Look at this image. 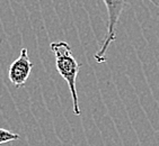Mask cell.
<instances>
[{"label":"cell","instance_id":"2","mask_svg":"<svg viewBox=\"0 0 159 146\" xmlns=\"http://www.w3.org/2000/svg\"><path fill=\"white\" fill-rule=\"evenodd\" d=\"M105 6H106L107 12H108V23H107V34L105 37L103 45L101 49L94 55V58L97 63H103L107 61L106 52L110 45L116 38V26L119 23V19L121 17V14L123 11L125 0H104Z\"/></svg>","mask_w":159,"mask_h":146},{"label":"cell","instance_id":"3","mask_svg":"<svg viewBox=\"0 0 159 146\" xmlns=\"http://www.w3.org/2000/svg\"><path fill=\"white\" fill-rule=\"evenodd\" d=\"M34 64L32 63L31 58L28 56L27 49H21L20 55L12 62L8 70V76L10 82L15 85L16 88H21L27 82L30 74L32 72Z\"/></svg>","mask_w":159,"mask_h":146},{"label":"cell","instance_id":"5","mask_svg":"<svg viewBox=\"0 0 159 146\" xmlns=\"http://www.w3.org/2000/svg\"><path fill=\"white\" fill-rule=\"evenodd\" d=\"M148 1H150L151 3H153L156 7H159V0H148Z\"/></svg>","mask_w":159,"mask_h":146},{"label":"cell","instance_id":"4","mask_svg":"<svg viewBox=\"0 0 159 146\" xmlns=\"http://www.w3.org/2000/svg\"><path fill=\"white\" fill-rule=\"evenodd\" d=\"M19 140V135L17 133H12L10 131L0 128V144L14 142V140Z\"/></svg>","mask_w":159,"mask_h":146},{"label":"cell","instance_id":"1","mask_svg":"<svg viewBox=\"0 0 159 146\" xmlns=\"http://www.w3.org/2000/svg\"><path fill=\"white\" fill-rule=\"evenodd\" d=\"M51 51L55 58V67L59 74L67 81L70 93L72 97V105H74V113L76 116L81 115V110L79 106V99L77 93V75L80 71L81 64L77 62L75 56L72 55L71 49L67 42H53L51 43Z\"/></svg>","mask_w":159,"mask_h":146}]
</instances>
